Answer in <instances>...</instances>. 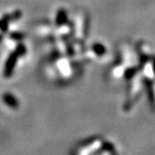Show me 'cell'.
Wrapping results in <instances>:
<instances>
[{
  "label": "cell",
  "instance_id": "obj_6",
  "mask_svg": "<svg viewBox=\"0 0 155 155\" xmlns=\"http://www.w3.org/2000/svg\"><path fill=\"white\" fill-rule=\"evenodd\" d=\"M93 50H94V51L96 54H98V55L104 54V52H105V51H106L105 48H104V46L101 45V44H94V47H93Z\"/></svg>",
  "mask_w": 155,
  "mask_h": 155
},
{
  "label": "cell",
  "instance_id": "obj_5",
  "mask_svg": "<svg viewBox=\"0 0 155 155\" xmlns=\"http://www.w3.org/2000/svg\"><path fill=\"white\" fill-rule=\"evenodd\" d=\"M144 74L147 76V78L149 79H152L155 75V68L154 65L150 63H148L144 66Z\"/></svg>",
  "mask_w": 155,
  "mask_h": 155
},
{
  "label": "cell",
  "instance_id": "obj_4",
  "mask_svg": "<svg viewBox=\"0 0 155 155\" xmlns=\"http://www.w3.org/2000/svg\"><path fill=\"white\" fill-rule=\"evenodd\" d=\"M3 100H4V102H5L8 106H9L10 107H16L18 106V102H17V100H16V98H15L13 95L9 94H4V96H3Z\"/></svg>",
  "mask_w": 155,
  "mask_h": 155
},
{
  "label": "cell",
  "instance_id": "obj_8",
  "mask_svg": "<svg viewBox=\"0 0 155 155\" xmlns=\"http://www.w3.org/2000/svg\"><path fill=\"white\" fill-rule=\"evenodd\" d=\"M153 91H154V93H155V85H154V90H153Z\"/></svg>",
  "mask_w": 155,
  "mask_h": 155
},
{
  "label": "cell",
  "instance_id": "obj_1",
  "mask_svg": "<svg viewBox=\"0 0 155 155\" xmlns=\"http://www.w3.org/2000/svg\"><path fill=\"white\" fill-rule=\"evenodd\" d=\"M26 52V49L25 47L23 45V44H20V45L15 49V51L9 54V56L8 57L5 66H4V71H3V75L6 78H8L12 75V72L16 66L18 58L21 57V55H24Z\"/></svg>",
  "mask_w": 155,
  "mask_h": 155
},
{
  "label": "cell",
  "instance_id": "obj_3",
  "mask_svg": "<svg viewBox=\"0 0 155 155\" xmlns=\"http://www.w3.org/2000/svg\"><path fill=\"white\" fill-rule=\"evenodd\" d=\"M57 64H58V68L61 71L62 75H64V76L70 75L71 68H70V66H69V64L66 62L65 60H60Z\"/></svg>",
  "mask_w": 155,
  "mask_h": 155
},
{
  "label": "cell",
  "instance_id": "obj_7",
  "mask_svg": "<svg viewBox=\"0 0 155 155\" xmlns=\"http://www.w3.org/2000/svg\"><path fill=\"white\" fill-rule=\"evenodd\" d=\"M57 21H59V25H64V21H65V12H60L58 14Z\"/></svg>",
  "mask_w": 155,
  "mask_h": 155
},
{
  "label": "cell",
  "instance_id": "obj_2",
  "mask_svg": "<svg viewBox=\"0 0 155 155\" xmlns=\"http://www.w3.org/2000/svg\"><path fill=\"white\" fill-rule=\"evenodd\" d=\"M102 146V142L101 140L99 139H94L92 142L89 143H86L85 145L81 148V150L78 151V153H81V154H88V153H94L98 149H100V147Z\"/></svg>",
  "mask_w": 155,
  "mask_h": 155
}]
</instances>
